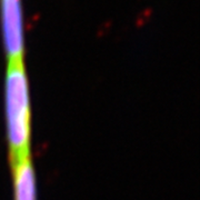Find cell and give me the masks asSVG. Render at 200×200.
<instances>
[{"instance_id": "obj_1", "label": "cell", "mask_w": 200, "mask_h": 200, "mask_svg": "<svg viewBox=\"0 0 200 200\" xmlns=\"http://www.w3.org/2000/svg\"><path fill=\"white\" fill-rule=\"evenodd\" d=\"M5 92L7 136L13 165L30 157V102L23 61L8 62Z\"/></svg>"}, {"instance_id": "obj_3", "label": "cell", "mask_w": 200, "mask_h": 200, "mask_svg": "<svg viewBox=\"0 0 200 200\" xmlns=\"http://www.w3.org/2000/svg\"><path fill=\"white\" fill-rule=\"evenodd\" d=\"M15 200H36V177L30 157L12 165Z\"/></svg>"}, {"instance_id": "obj_2", "label": "cell", "mask_w": 200, "mask_h": 200, "mask_svg": "<svg viewBox=\"0 0 200 200\" xmlns=\"http://www.w3.org/2000/svg\"><path fill=\"white\" fill-rule=\"evenodd\" d=\"M0 18L8 62L23 61L25 28L21 0H0Z\"/></svg>"}]
</instances>
